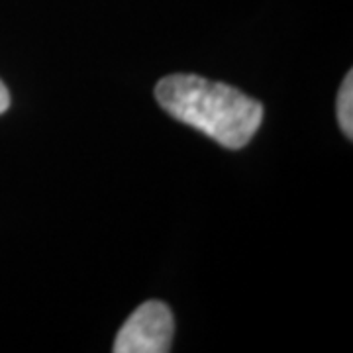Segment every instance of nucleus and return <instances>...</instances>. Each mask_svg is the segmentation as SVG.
Instances as JSON below:
<instances>
[{"instance_id":"nucleus-1","label":"nucleus","mask_w":353,"mask_h":353,"mask_svg":"<svg viewBox=\"0 0 353 353\" xmlns=\"http://www.w3.org/2000/svg\"><path fill=\"white\" fill-rule=\"evenodd\" d=\"M155 99L179 122L201 130L230 150L243 148L263 120L261 102L199 75L165 77L155 87Z\"/></svg>"},{"instance_id":"nucleus-2","label":"nucleus","mask_w":353,"mask_h":353,"mask_svg":"<svg viewBox=\"0 0 353 353\" xmlns=\"http://www.w3.org/2000/svg\"><path fill=\"white\" fill-rule=\"evenodd\" d=\"M175 322L169 306L150 301L139 306L118 332L116 353H165L171 350Z\"/></svg>"},{"instance_id":"nucleus-3","label":"nucleus","mask_w":353,"mask_h":353,"mask_svg":"<svg viewBox=\"0 0 353 353\" xmlns=\"http://www.w3.org/2000/svg\"><path fill=\"white\" fill-rule=\"evenodd\" d=\"M338 120H340L341 132L353 138V73L350 71L343 79L338 94Z\"/></svg>"},{"instance_id":"nucleus-4","label":"nucleus","mask_w":353,"mask_h":353,"mask_svg":"<svg viewBox=\"0 0 353 353\" xmlns=\"http://www.w3.org/2000/svg\"><path fill=\"white\" fill-rule=\"evenodd\" d=\"M8 104H10V94H8V90L2 85V81H0V114L8 108Z\"/></svg>"}]
</instances>
